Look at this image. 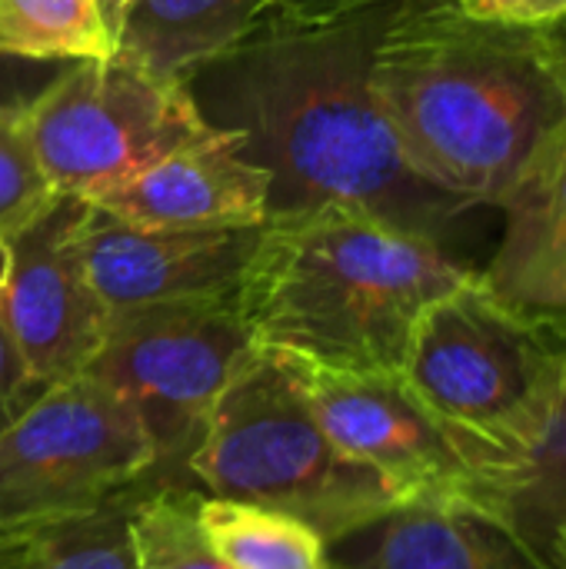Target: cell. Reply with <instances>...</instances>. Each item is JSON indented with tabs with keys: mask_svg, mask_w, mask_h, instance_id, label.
Instances as JSON below:
<instances>
[{
	"mask_svg": "<svg viewBox=\"0 0 566 569\" xmlns=\"http://www.w3.org/2000/svg\"><path fill=\"white\" fill-rule=\"evenodd\" d=\"M387 7L327 23L260 20L183 83L207 123L234 130L267 187V220L344 207L444 247L474 207L404 157L370 83Z\"/></svg>",
	"mask_w": 566,
	"mask_h": 569,
	"instance_id": "obj_1",
	"label": "cell"
},
{
	"mask_svg": "<svg viewBox=\"0 0 566 569\" xmlns=\"http://www.w3.org/2000/svg\"><path fill=\"white\" fill-rule=\"evenodd\" d=\"M370 83L407 163L470 207H504L566 137V83L544 30L454 0L387 7Z\"/></svg>",
	"mask_w": 566,
	"mask_h": 569,
	"instance_id": "obj_2",
	"label": "cell"
},
{
	"mask_svg": "<svg viewBox=\"0 0 566 569\" xmlns=\"http://www.w3.org/2000/svg\"><path fill=\"white\" fill-rule=\"evenodd\" d=\"M474 267L384 220L320 207L274 217L237 283L254 343L330 373H404L420 317Z\"/></svg>",
	"mask_w": 566,
	"mask_h": 569,
	"instance_id": "obj_3",
	"label": "cell"
},
{
	"mask_svg": "<svg viewBox=\"0 0 566 569\" xmlns=\"http://www.w3.org/2000/svg\"><path fill=\"white\" fill-rule=\"evenodd\" d=\"M183 467L210 497L297 517L324 543L407 503L330 440L310 403L307 367L264 347L220 393Z\"/></svg>",
	"mask_w": 566,
	"mask_h": 569,
	"instance_id": "obj_4",
	"label": "cell"
},
{
	"mask_svg": "<svg viewBox=\"0 0 566 569\" xmlns=\"http://www.w3.org/2000/svg\"><path fill=\"white\" fill-rule=\"evenodd\" d=\"M404 380L447 423L527 463L564 397L566 317L500 300L474 270L420 317Z\"/></svg>",
	"mask_w": 566,
	"mask_h": 569,
	"instance_id": "obj_5",
	"label": "cell"
},
{
	"mask_svg": "<svg viewBox=\"0 0 566 569\" xmlns=\"http://www.w3.org/2000/svg\"><path fill=\"white\" fill-rule=\"evenodd\" d=\"M23 113L53 193L87 203L217 133L183 80H160L113 57L70 60Z\"/></svg>",
	"mask_w": 566,
	"mask_h": 569,
	"instance_id": "obj_6",
	"label": "cell"
},
{
	"mask_svg": "<svg viewBox=\"0 0 566 569\" xmlns=\"http://www.w3.org/2000/svg\"><path fill=\"white\" fill-rule=\"evenodd\" d=\"M257 343L234 297H187L110 310L87 373L143 423L157 467L187 463L207 417Z\"/></svg>",
	"mask_w": 566,
	"mask_h": 569,
	"instance_id": "obj_7",
	"label": "cell"
},
{
	"mask_svg": "<svg viewBox=\"0 0 566 569\" xmlns=\"http://www.w3.org/2000/svg\"><path fill=\"white\" fill-rule=\"evenodd\" d=\"M307 390L330 440L374 467L404 500L460 503L507 520L527 463L447 423L414 393L404 373L307 367Z\"/></svg>",
	"mask_w": 566,
	"mask_h": 569,
	"instance_id": "obj_8",
	"label": "cell"
},
{
	"mask_svg": "<svg viewBox=\"0 0 566 569\" xmlns=\"http://www.w3.org/2000/svg\"><path fill=\"white\" fill-rule=\"evenodd\" d=\"M157 470L137 413L80 373L47 387L0 430V530L87 510Z\"/></svg>",
	"mask_w": 566,
	"mask_h": 569,
	"instance_id": "obj_9",
	"label": "cell"
},
{
	"mask_svg": "<svg viewBox=\"0 0 566 569\" xmlns=\"http://www.w3.org/2000/svg\"><path fill=\"white\" fill-rule=\"evenodd\" d=\"M87 210V200L57 193L3 240L7 310L40 387L87 373L107 337L110 307L97 293L83 257Z\"/></svg>",
	"mask_w": 566,
	"mask_h": 569,
	"instance_id": "obj_10",
	"label": "cell"
},
{
	"mask_svg": "<svg viewBox=\"0 0 566 569\" xmlns=\"http://www.w3.org/2000/svg\"><path fill=\"white\" fill-rule=\"evenodd\" d=\"M260 230L264 223L150 230L123 223L90 203L83 220V257L90 280L110 310L187 297H234Z\"/></svg>",
	"mask_w": 566,
	"mask_h": 569,
	"instance_id": "obj_11",
	"label": "cell"
},
{
	"mask_svg": "<svg viewBox=\"0 0 566 569\" xmlns=\"http://www.w3.org/2000/svg\"><path fill=\"white\" fill-rule=\"evenodd\" d=\"M267 173L240 153V137H214L173 150L137 177L103 190L93 207L150 230H220L267 223Z\"/></svg>",
	"mask_w": 566,
	"mask_h": 569,
	"instance_id": "obj_12",
	"label": "cell"
},
{
	"mask_svg": "<svg viewBox=\"0 0 566 569\" xmlns=\"http://www.w3.org/2000/svg\"><path fill=\"white\" fill-rule=\"evenodd\" d=\"M337 569H557L514 523L460 507L407 500L327 543Z\"/></svg>",
	"mask_w": 566,
	"mask_h": 569,
	"instance_id": "obj_13",
	"label": "cell"
},
{
	"mask_svg": "<svg viewBox=\"0 0 566 569\" xmlns=\"http://www.w3.org/2000/svg\"><path fill=\"white\" fill-rule=\"evenodd\" d=\"M504 237L477 270L480 283L507 303L566 317V137L504 200Z\"/></svg>",
	"mask_w": 566,
	"mask_h": 569,
	"instance_id": "obj_14",
	"label": "cell"
},
{
	"mask_svg": "<svg viewBox=\"0 0 566 569\" xmlns=\"http://www.w3.org/2000/svg\"><path fill=\"white\" fill-rule=\"evenodd\" d=\"M270 0H127L113 60L160 80H187L244 43Z\"/></svg>",
	"mask_w": 566,
	"mask_h": 569,
	"instance_id": "obj_15",
	"label": "cell"
},
{
	"mask_svg": "<svg viewBox=\"0 0 566 569\" xmlns=\"http://www.w3.org/2000/svg\"><path fill=\"white\" fill-rule=\"evenodd\" d=\"M123 493L73 513L0 530V569H137Z\"/></svg>",
	"mask_w": 566,
	"mask_h": 569,
	"instance_id": "obj_16",
	"label": "cell"
},
{
	"mask_svg": "<svg viewBox=\"0 0 566 569\" xmlns=\"http://www.w3.org/2000/svg\"><path fill=\"white\" fill-rule=\"evenodd\" d=\"M197 517L230 569H330L324 537L280 510L200 497Z\"/></svg>",
	"mask_w": 566,
	"mask_h": 569,
	"instance_id": "obj_17",
	"label": "cell"
},
{
	"mask_svg": "<svg viewBox=\"0 0 566 569\" xmlns=\"http://www.w3.org/2000/svg\"><path fill=\"white\" fill-rule=\"evenodd\" d=\"M0 53L23 60L113 57L93 0H0Z\"/></svg>",
	"mask_w": 566,
	"mask_h": 569,
	"instance_id": "obj_18",
	"label": "cell"
},
{
	"mask_svg": "<svg viewBox=\"0 0 566 569\" xmlns=\"http://www.w3.org/2000/svg\"><path fill=\"white\" fill-rule=\"evenodd\" d=\"M197 493L160 487L130 503V547L137 569H230L207 540Z\"/></svg>",
	"mask_w": 566,
	"mask_h": 569,
	"instance_id": "obj_19",
	"label": "cell"
},
{
	"mask_svg": "<svg viewBox=\"0 0 566 569\" xmlns=\"http://www.w3.org/2000/svg\"><path fill=\"white\" fill-rule=\"evenodd\" d=\"M507 523H514L544 557L550 537L566 530V387L544 440L527 457V477L510 500Z\"/></svg>",
	"mask_w": 566,
	"mask_h": 569,
	"instance_id": "obj_20",
	"label": "cell"
},
{
	"mask_svg": "<svg viewBox=\"0 0 566 569\" xmlns=\"http://www.w3.org/2000/svg\"><path fill=\"white\" fill-rule=\"evenodd\" d=\"M53 197L33 153L23 107H0V243L27 227Z\"/></svg>",
	"mask_w": 566,
	"mask_h": 569,
	"instance_id": "obj_21",
	"label": "cell"
},
{
	"mask_svg": "<svg viewBox=\"0 0 566 569\" xmlns=\"http://www.w3.org/2000/svg\"><path fill=\"white\" fill-rule=\"evenodd\" d=\"M47 387L30 373L7 310V253L0 243V430L17 420Z\"/></svg>",
	"mask_w": 566,
	"mask_h": 569,
	"instance_id": "obj_22",
	"label": "cell"
},
{
	"mask_svg": "<svg viewBox=\"0 0 566 569\" xmlns=\"http://www.w3.org/2000/svg\"><path fill=\"white\" fill-rule=\"evenodd\" d=\"M467 17L524 27V30H550L566 23V0H454Z\"/></svg>",
	"mask_w": 566,
	"mask_h": 569,
	"instance_id": "obj_23",
	"label": "cell"
},
{
	"mask_svg": "<svg viewBox=\"0 0 566 569\" xmlns=\"http://www.w3.org/2000/svg\"><path fill=\"white\" fill-rule=\"evenodd\" d=\"M70 60H23L0 53V107H27Z\"/></svg>",
	"mask_w": 566,
	"mask_h": 569,
	"instance_id": "obj_24",
	"label": "cell"
},
{
	"mask_svg": "<svg viewBox=\"0 0 566 569\" xmlns=\"http://www.w3.org/2000/svg\"><path fill=\"white\" fill-rule=\"evenodd\" d=\"M384 3H400V0H270L267 17H280L294 23H327L357 10L384 7Z\"/></svg>",
	"mask_w": 566,
	"mask_h": 569,
	"instance_id": "obj_25",
	"label": "cell"
},
{
	"mask_svg": "<svg viewBox=\"0 0 566 569\" xmlns=\"http://www.w3.org/2000/svg\"><path fill=\"white\" fill-rule=\"evenodd\" d=\"M93 3H97V13H100V23H103L107 37L117 43L120 23H123V10H127V0H93Z\"/></svg>",
	"mask_w": 566,
	"mask_h": 569,
	"instance_id": "obj_26",
	"label": "cell"
},
{
	"mask_svg": "<svg viewBox=\"0 0 566 569\" xmlns=\"http://www.w3.org/2000/svg\"><path fill=\"white\" fill-rule=\"evenodd\" d=\"M544 37H547V43H550V53H554V60H557V67H560V77H564L566 83V23H557V27L544 30Z\"/></svg>",
	"mask_w": 566,
	"mask_h": 569,
	"instance_id": "obj_27",
	"label": "cell"
},
{
	"mask_svg": "<svg viewBox=\"0 0 566 569\" xmlns=\"http://www.w3.org/2000/svg\"><path fill=\"white\" fill-rule=\"evenodd\" d=\"M547 557H550V563L557 569H566V530L560 533H554L550 537V543H547Z\"/></svg>",
	"mask_w": 566,
	"mask_h": 569,
	"instance_id": "obj_28",
	"label": "cell"
},
{
	"mask_svg": "<svg viewBox=\"0 0 566 569\" xmlns=\"http://www.w3.org/2000/svg\"><path fill=\"white\" fill-rule=\"evenodd\" d=\"M330 569H337V567H330Z\"/></svg>",
	"mask_w": 566,
	"mask_h": 569,
	"instance_id": "obj_29",
	"label": "cell"
}]
</instances>
